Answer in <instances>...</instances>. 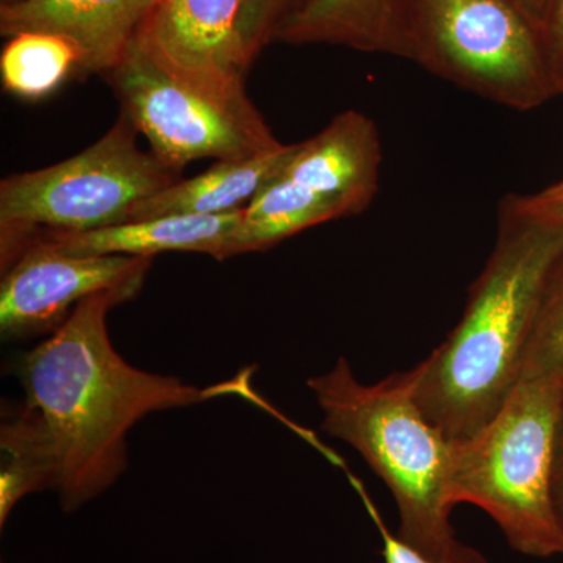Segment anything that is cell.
<instances>
[{
    "label": "cell",
    "instance_id": "obj_1",
    "mask_svg": "<svg viewBox=\"0 0 563 563\" xmlns=\"http://www.w3.org/2000/svg\"><path fill=\"white\" fill-rule=\"evenodd\" d=\"M133 298L129 291H102L85 299L16 363L25 404L46 426L57 466L54 492L68 514L117 483L128 466V433L147 415L252 393L250 374L201 388L124 361L111 344L107 314Z\"/></svg>",
    "mask_w": 563,
    "mask_h": 563
},
{
    "label": "cell",
    "instance_id": "obj_2",
    "mask_svg": "<svg viewBox=\"0 0 563 563\" xmlns=\"http://www.w3.org/2000/svg\"><path fill=\"white\" fill-rule=\"evenodd\" d=\"M495 250L453 332L412 368L415 398L451 442L476 435L520 379L548 276L563 255V224L503 202Z\"/></svg>",
    "mask_w": 563,
    "mask_h": 563
},
{
    "label": "cell",
    "instance_id": "obj_3",
    "mask_svg": "<svg viewBox=\"0 0 563 563\" xmlns=\"http://www.w3.org/2000/svg\"><path fill=\"white\" fill-rule=\"evenodd\" d=\"M307 385L324 413L322 429L357 450L391 492L399 539L426 555L443 553L455 539L453 442L422 412L412 369L366 385L340 357Z\"/></svg>",
    "mask_w": 563,
    "mask_h": 563
},
{
    "label": "cell",
    "instance_id": "obj_4",
    "mask_svg": "<svg viewBox=\"0 0 563 563\" xmlns=\"http://www.w3.org/2000/svg\"><path fill=\"white\" fill-rule=\"evenodd\" d=\"M562 388L518 383L499 412L476 435L453 442L451 498L483 509L515 551L563 555L555 515V442Z\"/></svg>",
    "mask_w": 563,
    "mask_h": 563
},
{
    "label": "cell",
    "instance_id": "obj_5",
    "mask_svg": "<svg viewBox=\"0 0 563 563\" xmlns=\"http://www.w3.org/2000/svg\"><path fill=\"white\" fill-rule=\"evenodd\" d=\"M124 113L87 150L0 181V265L9 269L40 232H90L131 221L133 207L181 179L139 146Z\"/></svg>",
    "mask_w": 563,
    "mask_h": 563
},
{
    "label": "cell",
    "instance_id": "obj_6",
    "mask_svg": "<svg viewBox=\"0 0 563 563\" xmlns=\"http://www.w3.org/2000/svg\"><path fill=\"white\" fill-rule=\"evenodd\" d=\"M410 60L515 110L562 95L543 36L507 0H410Z\"/></svg>",
    "mask_w": 563,
    "mask_h": 563
},
{
    "label": "cell",
    "instance_id": "obj_7",
    "mask_svg": "<svg viewBox=\"0 0 563 563\" xmlns=\"http://www.w3.org/2000/svg\"><path fill=\"white\" fill-rule=\"evenodd\" d=\"M383 144L361 111L336 114L312 139L296 143L279 172L243 210L242 240L262 252L314 225L354 217L379 190Z\"/></svg>",
    "mask_w": 563,
    "mask_h": 563
},
{
    "label": "cell",
    "instance_id": "obj_8",
    "mask_svg": "<svg viewBox=\"0 0 563 563\" xmlns=\"http://www.w3.org/2000/svg\"><path fill=\"white\" fill-rule=\"evenodd\" d=\"M121 113L151 144V152L181 174L191 162L243 161L279 150L265 121L244 120L158 68L133 43L124 60L106 76Z\"/></svg>",
    "mask_w": 563,
    "mask_h": 563
},
{
    "label": "cell",
    "instance_id": "obj_9",
    "mask_svg": "<svg viewBox=\"0 0 563 563\" xmlns=\"http://www.w3.org/2000/svg\"><path fill=\"white\" fill-rule=\"evenodd\" d=\"M242 0H161L136 36L158 68L247 121H265L246 91L251 65L236 21Z\"/></svg>",
    "mask_w": 563,
    "mask_h": 563
},
{
    "label": "cell",
    "instance_id": "obj_10",
    "mask_svg": "<svg viewBox=\"0 0 563 563\" xmlns=\"http://www.w3.org/2000/svg\"><path fill=\"white\" fill-rule=\"evenodd\" d=\"M152 258L69 255L33 240L2 273L0 333L5 342L49 336L80 302L102 291L139 295Z\"/></svg>",
    "mask_w": 563,
    "mask_h": 563
},
{
    "label": "cell",
    "instance_id": "obj_11",
    "mask_svg": "<svg viewBox=\"0 0 563 563\" xmlns=\"http://www.w3.org/2000/svg\"><path fill=\"white\" fill-rule=\"evenodd\" d=\"M161 0H22L0 5L2 36L46 32L76 44L80 79L106 77L131 51Z\"/></svg>",
    "mask_w": 563,
    "mask_h": 563
},
{
    "label": "cell",
    "instance_id": "obj_12",
    "mask_svg": "<svg viewBox=\"0 0 563 563\" xmlns=\"http://www.w3.org/2000/svg\"><path fill=\"white\" fill-rule=\"evenodd\" d=\"M243 209L225 214H172L90 232H40L33 240L69 255H133L196 252L224 262L240 255ZM29 246V244H27Z\"/></svg>",
    "mask_w": 563,
    "mask_h": 563
},
{
    "label": "cell",
    "instance_id": "obj_13",
    "mask_svg": "<svg viewBox=\"0 0 563 563\" xmlns=\"http://www.w3.org/2000/svg\"><path fill=\"white\" fill-rule=\"evenodd\" d=\"M274 41L335 44L410 60V0H303Z\"/></svg>",
    "mask_w": 563,
    "mask_h": 563
},
{
    "label": "cell",
    "instance_id": "obj_14",
    "mask_svg": "<svg viewBox=\"0 0 563 563\" xmlns=\"http://www.w3.org/2000/svg\"><path fill=\"white\" fill-rule=\"evenodd\" d=\"M295 144L263 152L243 161L217 162L191 179L172 187L133 207L131 221L154 220L172 214H225L242 210L290 157Z\"/></svg>",
    "mask_w": 563,
    "mask_h": 563
},
{
    "label": "cell",
    "instance_id": "obj_15",
    "mask_svg": "<svg viewBox=\"0 0 563 563\" xmlns=\"http://www.w3.org/2000/svg\"><path fill=\"white\" fill-rule=\"evenodd\" d=\"M0 528L11 510L31 493L55 490L57 466L43 418L24 404L0 429Z\"/></svg>",
    "mask_w": 563,
    "mask_h": 563
},
{
    "label": "cell",
    "instance_id": "obj_16",
    "mask_svg": "<svg viewBox=\"0 0 563 563\" xmlns=\"http://www.w3.org/2000/svg\"><path fill=\"white\" fill-rule=\"evenodd\" d=\"M81 57L76 44L46 32L10 36L0 54L3 90L22 101H41L70 77L80 79Z\"/></svg>",
    "mask_w": 563,
    "mask_h": 563
},
{
    "label": "cell",
    "instance_id": "obj_17",
    "mask_svg": "<svg viewBox=\"0 0 563 563\" xmlns=\"http://www.w3.org/2000/svg\"><path fill=\"white\" fill-rule=\"evenodd\" d=\"M518 383L550 385L563 390V255L544 284Z\"/></svg>",
    "mask_w": 563,
    "mask_h": 563
},
{
    "label": "cell",
    "instance_id": "obj_18",
    "mask_svg": "<svg viewBox=\"0 0 563 563\" xmlns=\"http://www.w3.org/2000/svg\"><path fill=\"white\" fill-rule=\"evenodd\" d=\"M303 0H242L236 35L244 58L252 65L263 47L276 38L280 25L302 5Z\"/></svg>",
    "mask_w": 563,
    "mask_h": 563
},
{
    "label": "cell",
    "instance_id": "obj_19",
    "mask_svg": "<svg viewBox=\"0 0 563 563\" xmlns=\"http://www.w3.org/2000/svg\"><path fill=\"white\" fill-rule=\"evenodd\" d=\"M351 481L355 490L361 495L362 501L365 504L366 510H368L369 518H372L377 531L383 537L385 563H488L487 558L479 550L461 542L457 537L439 555H426L420 553V551L413 550L412 547H409V544L404 543L399 539L398 533H393L388 529L383 515L374 506L373 499L369 498L361 481L355 479V477H351Z\"/></svg>",
    "mask_w": 563,
    "mask_h": 563
},
{
    "label": "cell",
    "instance_id": "obj_20",
    "mask_svg": "<svg viewBox=\"0 0 563 563\" xmlns=\"http://www.w3.org/2000/svg\"><path fill=\"white\" fill-rule=\"evenodd\" d=\"M504 202L526 217L563 224V180L533 195L510 196Z\"/></svg>",
    "mask_w": 563,
    "mask_h": 563
},
{
    "label": "cell",
    "instance_id": "obj_21",
    "mask_svg": "<svg viewBox=\"0 0 563 563\" xmlns=\"http://www.w3.org/2000/svg\"><path fill=\"white\" fill-rule=\"evenodd\" d=\"M543 38L563 95V0H551Z\"/></svg>",
    "mask_w": 563,
    "mask_h": 563
},
{
    "label": "cell",
    "instance_id": "obj_22",
    "mask_svg": "<svg viewBox=\"0 0 563 563\" xmlns=\"http://www.w3.org/2000/svg\"><path fill=\"white\" fill-rule=\"evenodd\" d=\"M507 2L512 3L515 9L520 11L526 20L539 31L540 35H544L548 16H550L551 0H507Z\"/></svg>",
    "mask_w": 563,
    "mask_h": 563
},
{
    "label": "cell",
    "instance_id": "obj_23",
    "mask_svg": "<svg viewBox=\"0 0 563 563\" xmlns=\"http://www.w3.org/2000/svg\"><path fill=\"white\" fill-rule=\"evenodd\" d=\"M553 499L555 515L563 532V413L559 424L558 442H555Z\"/></svg>",
    "mask_w": 563,
    "mask_h": 563
},
{
    "label": "cell",
    "instance_id": "obj_24",
    "mask_svg": "<svg viewBox=\"0 0 563 563\" xmlns=\"http://www.w3.org/2000/svg\"><path fill=\"white\" fill-rule=\"evenodd\" d=\"M22 2V0H0V5H7V3Z\"/></svg>",
    "mask_w": 563,
    "mask_h": 563
}]
</instances>
